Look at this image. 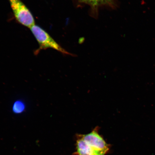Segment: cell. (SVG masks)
<instances>
[{"mask_svg":"<svg viewBox=\"0 0 155 155\" xmlns=\"http://www.w3.org/2000/svg\"><path fill=\"white\" fill-rule=\"evenodd\" d=\"M30 29L39 45V48L35 52V55H38L41 50L48 48H52L64 54H69L41 27L35 24Z\"/></svg>","mask_w":155,"mask_h":155,"instance_id":"1","label":"cell"},{"mask_svg":"<svg viewBox=\"0 0 155 155\" xmlns=\"http://www.w3.org/2000/svg\"><path fill=\"white\" fill-rule=\"evenodd\" d=\"M15 17L18 22L30 28L35 25L33 15L21 0H8Z\"/></svg>","mask_w":155,"mask_h":155,"instance_id":"2","label":"cell"},{"mask_svg":"<svg viewBox=\"0 0 155 155\" xmlns=\"http://www.w3.org/2000/svg\"><path fill=\"white\" fill-rule=\"evenodd\" d=\"M98 130V127H96L90 133L79 135L87 144L106 154L109 152L110 146L99 134Z\"/></svg>","mask_w":155,"mask_h":155,"instance_id":"3","label":"cell"},{"mask_svg":"<svg viewBox=\"0 0 155 155\" xmlns=\"http://www.w3.org/2000/svg\"><path fill=\"white\" fill-rule=\"evenodd\" d=\"M75 145L76 151L74 153L75 155H106L87 144L79 134L77 135Z\"/></svg>","mask_w":155,"mask_h":155,"instance_id":"4","label":"cell"},{"mask_svg":"<svg viewBox=\"0 0 155 155\" xmlns=\"http://www.w3.org/2000/svg\"><path fill=\"white\" fill-rule=\"evenodd\" d=\"M26 104L24 101L21 100L15 101L12 106V111L15 114H20L26 111Z\"/></svg>","mask_w":155,"mask_h":155,"instance_id":"5","label":"cell"},{"mask_svg":"<svg viewBox=\"0 0 155 155\" xmlns=\"http://www.w3.org/2000/svg\"><path fill=\"white\" fill-rule=\"evenodd\" d=\"M93 7L103 5H110L112 3L113 0H79Z\"/></svg>","mask_w":155,"mask_h":155,"instance_id":"6","label":"cell"}]
</instances>
